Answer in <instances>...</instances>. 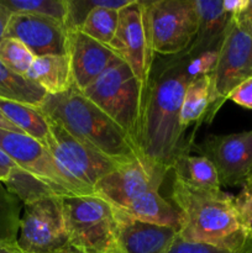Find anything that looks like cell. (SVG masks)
Returning <instances> with one entry per match:
<instances>
[{"mask_svg": "<svg viewBox=\"0 0 252 253\" xmlns=\"http://www.w3.org/2000/svg\"><path fill=\"white\" fill-rule=\"evenodd\" d=\"M57 253H81V252H78L77 251V250H74L73 247H67L66 250H62V251H59V252H57Z\"/></svg>", "mask_w": 252, "mask_h": 253, "instance_id": "cell-39", "label": "cell"}, {"mask_svg": "<svg viewBox=\"0 0 252 253\" xmlns=\"http://www.w3.org/2000/svg\"><path fill=\"white\" fill-rule=\"evenodd\" d=\"M235 204L250 227H252V182H246L242 185V189L235 197Z\"/></svg>", "mask_w": 252, "mask_h": 253, "instance_id": "cell-30", "label": "cell"}, {"mask_svg": "<svg viewBox=\"0 0 252 253\" xmlns=\"http://www.w3.org/2000/svg\"><path fill=\"white\" fill-rule=\"evenodd\" d=\"M211 109V74L197 77L189 83L180 109V127L184 131L192 124L207 119Z\"/></svg>", "mask_w": 252, "mask_h": 253, "instance_id": "cell-22", "label": "cell"}, {"mask_svg": "<svg viewBox=\"0 0 252 253\" xmlns=\"http://www.w3.org/2000/svg\"><path fill=\"white\" fill-rule=\"evenodd\" d=\"M252 77V37L236 26L232 19L217 54L211 73V109L208 121H211L229 94Z\"/></svg>", "mask_w": 252, "mask_h": 253, "instance_id": "cell-10", "label": "cell"}, {"mask_svg": "<svg viewBox=\"0 0 252 253\" xmlns=\"http://www.w3.org/2000/svg\"><path fill=\"white\" fill-rule=\"evenodd\" d=\"M0 111L22 133L35 138L46 147L49 123L37 106L0 99Z\"/></svg>", "mask_w": 252, "mask_h": 253, "instance_id": "cell-20", "label": "cell"}, {"mask_svg": "<svg viewBox=\"0 0 252 253\" xmlns=\"http://www.w3.org/2000/svg\"><path fill=\"white\" fill-rule=\"evenodd\" d=\"M0 150L17 167L47 180L69 195H81L59 173L47 148L25 133L0 128Z\"/></svg>", "mask_w": 252, "mask_h": 253, "instance_id": "cell-14", "label": "cell"}, {"mask_svg": "<svg viewBox=\"0 0 252 253\" xmlns=\"http://www.w3.org/2000/svg\"><path fill=\"white\" fill-rule=\"evenodd\" d=\"M222 4H224V9L230 15L235 16V15L239 14L246 6L247 0H225V1H222Z\"/></svg>", "mask_w": 252, "mask_h": 253, "instance_id": "cell-34", "label": "cell"}, {"mask_svg": "<svg viewBox=\"0 0 252 253\" xmlns=\"http://www.w3.org/2000/svg\"><path fill=\"white\" fill-rule=\"evenodd\" d=\"M167 253H244V251L231 252L205 244H193V242H187L180 239L179 236H177V239L174 240Z\"/></svg>", "mask_w": 252, "mask_h": 253, "instance_id": "cell-29", "label": "cell"}, {"mask_svg": "<svg viewBox=\"0 0 252 253\" xmlns=\"http://www.w3.org/2000/svg\"><path fill=\"white\" fill-rule=\"evenodd\" d=\"M0 128H4V130H9V131H16V132H21L14 124L10 123L6 118L4 116V114L0 111ZM22 133V132H21Z\"/></svg>", "mask_w": 252, "mask_h": 253, "instance_id": "cell-36", "label": "cell"}, {"mask_svg": "<svg viewBox=\"0 0 252 253\" xmlns=\"http://www.w3.org/2000/svg\"><path fill=\"white\" fill-rule=\"evenodd\" d=\"M67 56L73 85L83 91L94 83L119 58L106 44L95 41L79 30L68 31Z\"/></svg>", "mask_w": 252, "mask_h": 253, "instance_id": "cell-15", "label": "cell"}, {"mask_svg": "<svg viewBox=\"0 0 252 253\" xmlns=\"http://www.w3.org/2000/svg\"><path fill=\"white\" fill-rule=\"evenodd\" d=\"M247 182H252V173H251V175H250L249 179H247Z\"/></svg>", "mask_w": 252, "mask_h": 253, "instance_id": "cell-40", "label": "cell"}, {"mask_svg": "<svg viewBox=\"0 0 252 253\" xmlns=\"http://www.w3.org/2000/svg\"><path fill=\"white\" fill-rule=\"evenodd\" d=\"M0 253H24L16 244H1L0 242Z\"/></svg>", "mask_w": 252, "mask_h": 253, "instance_id": "cell-37", "label": "cell"}, {"mask_svg": "<svg viewBox=\"0 0 252 253\" xmlns=\"http://www.w3.org/2000/svg\"><path fill=\"white\" fill-rule=\"evenodd\" d=\"M0 5L12 14H34L53 17L66 25L67 0H0Z\"/></svg>", "mask_w": 252, "mask_h": 253, "instance_id": "cell-26", "label": "cell"}, {"mask_svg": "<svg viewBox=\"0 0 252 253\" xmlns=\"http://www.w3.org/2000/svg\"><path fill=\"white\" fill-rule=\"evenodd\" d=\"M66 25L53 17L34 14H12L7 21L4 39L21 41L35 57L67 54Z\"/></svg>", "mask_w": 252, "mask_h": 253, "instance_id": "cell-13", "label": "cell"}, {"mask_svg": "<svg viewBox=\"0 0 252 253\" xmlns=\"http://www.w3.org/2000/svg\"><path fill=\"white\" fill-rule=\"evenodd\" d=\"M232 19L241 31L252 37V0H247L246 6Z\"/></svg>", "mask_w": 252, "mask_h": 253, "instance_id": "cell-32", "label": "cell"}, {"mask_svg": "<svg viewBox=\"0 0 252 253\" xmlns=\"http://www.w3.org/2000/svg\"><path fill=\"white\" fill-rule=\"evenodd\" d=\"M170 200L179 212L180 239L231 252L244 251L252 227L242 219L234 195L221 189H199L173 177Z\"/></svg>", "mask_w": 252, "mask_h": 253, "instance_id": "cell-2", "label": "cell"}, {"mask_svg": "<svg viewBox=\"0 0 252 253\" xmlns=\"http://www.w3.org/2000/svg\"><path fill=\"white\" fill-rule=\"evenodd\" d=\"M227 100H231L242 108L252 110V77L240 83L229 94Z\"/></svg>", "mask_w": 252, "mask_h": 253, "instance_id": "cell-31", "label": "cell"}, {"mask_svg": "<svg viewBox=\"0 0 252 253\" xmlns=\"http://www.w3.org/2000/svg\"><path fill=\"white\" fill-rule=\"evenodd\" d=\"M2 184L22 203V205H29L49 198L74 197L20 167H15L6 179L2 180Z\"/></svg>", "mask_w": 252, "mask_h": 253, "instance_id": "cell-19", "label": "cell"}, {"mask_svg": "<svg viewBox=\"0 0 252 253\" xmlns=\"http://www.w3.org/2000/svg\"><path fill=\"white\" fill-rule=\"evenodd\" d=\"M132 0H67L66 27L68 31L81 30L84 20L94 7L121 10Z\"/></svg>", "mask_w": 252, "mask_h": 253, "instance_id": "cell-27", "label": "cell"}, {"mask_svg": "<svg viewBox=\"0 0 252 253\" xmlns=\"http://www.w3.org/2000/svg\"><path fill=\"white\" fill-rule=\"evenodd\" d=\"M47 93L24 76L14 73L0 62V99L39 108Z\"/></svg>", "mask_w": 252, "mask_h": 253, "instance_id": "cell-23", "label": "cell"}, {"mask_svg": "<svg viewBox=\"0 0 252 253\" xmlns=\"http://www.w3.org/2000/svg\"><path fill=\"white\" fill-rule=\"evenodd\" d=\"M167 174L165 168L140 157L101 178L94 187V194L133 219L179 231V212L160 194Z\"/></svg>", "mask_w": 252, "mask_h": 253, "instance_id": "cell-3", "label": "cell"}, {"mask_svg": "<svg viewBox=\"0 0 252 253\" xmlns=\"http://www.w3.org/2000/svg\"><path fill=\"white\" fill-rule=\"evenodd\" d=\"M15 167H17L16 163H15L6 153H4L0 150V180L2 182V180L6 179L7 175L10 174V172H11Z\"/></svg>", "mask_w": 252, "mask_h": 253, "instance_id": "cell-33", "label": "cell"}, {"mask_svg": "<svg viewBox=\"0 0 252 253\" xmlns=\"http://www.w3.org/2000/svg\"><path fill=\"white\" fill-rule=\"evenodd\" d=\"M10 16H11V15L7 12V10L5 9L4 6L0 5V42H1L2 39H4L5 29H6V25H7V21H9Z\"/></svg>", "mask_w": 252, "mask_h": 253, "instance_id": "cell-35", "label": "cell"}, {"mask_svg": "<svg viewBox=\"0 0 252 253\" xmlns=\"http://www.w3.org/2000/svg\"><path fill=\"white\" fill-rule=\"evenodd\" d=\"M48 123L46 148L59 173L81 195L94 194L96 183L121 165L73 137L58 124Z\"/></svg>", "mask_w": 252, "mask_h": 253, "instance_id": "cell-7", "label": "cell"}, {"mask_svg": "<svg viewBox=\"0 0 252 253\" xmlns=\"http://www.w3.org/2000/svg\"><path fill=\"white\" fill-rule=\"evenodd\" d=\"M63 198L24 205L16 245L24 253H57L69 247Z\"/></svg>", "mask_w": 252, "mask_h": 253, "instance_id": "cell-9", "label": "cell"}, {"mask_svg": "<svg viewBox=\"0 0 252 253\" xmlns=\"http://www.w3.org/2000/svg\"><path fill=\"white\" fill-rule=\"evenodd\" d=\"M244 253H252V232L249 237V241H247L246 246L244 249Z\"/></svg>", "mask_w": 252, "mask_h": 253, "instance_id": "cell-38", "label": "cell"}, {"mask_svg": "<svg viewBox=\"0 0 252 253\" xmlns=\"http://www.w3.org/2000/svg\"><path fill=\"white\" fill-rule=\"evenodd\" d=\"M143 5L153 53L168 57L187 51L198 30L195 0H156Z\"/></svg>", "mask_w": 252, "mask_h": 253, "instance_id": "cell-8", "label": "cell"}, {"mask_svg": "<svg viewBox=\"0 0 252 253\" xmlns=\"http://www.w3.org/2000/svg\"><path fill=\"white\" fill-rule=\"evenodd\" d=\"M174 177L179 178L192 187L204 190H220L219 175L214 165L203 156L182 153L175 160L172 168Z\"/></svg>", "mask_w": 252, "mask_h": 253, "instance_id": "cell-21", "label": "cell"}, {"mask_svg": "<svg viewBox=\"0 0 252 253\" xmlns=\"http://www.w3.org/2000/svg\"><path fill=\"white\" fill-rule=\"evenodd\" d=\"M115 212L119 245L123 253H167L177 239L175 227L136 220L116 209Z\"/></svg>", "mask_w": 252, "mask_h": 253, "instance_id": "cell-16", "label": "cell"}, {"mask_svg": "<svg viewBox=\"0 0 252 253\" xmlns=\"http://www.w3.org/2000/svg\"><path fill=\"white\" fill-rule=\"evenodd\" d=\"M39 109L73 137L120 165L141 157L125 131L74 85L64 93L47 94Z\"/></svg>", "mask_w": 252, "mask_h": 253, "instance_id": "cell-4", "label": "cell"}, {"mask_svg": "<svg viewBox=\"0 0 252 253\" xmlns=\"http://www.w3.org/2000/svg\"><path fill=\"white\" fill-rule=\"evenodd\" d=\"M109 47L130 67L146 94L155 53L148 36L143 1L132 0L119 11L118 29Z\"/></svg>", "mask_w": 252, "mask_h": 253, "instance_id": "cell-11", "label": "cell"}, {"mask_svg": "<svg viewBox=\"0 0 252 253\" xmlns=\"http://www.w3.org/2000/svg\"><path fill=\"white\" fill-rule=\"evenodd\" d=\"M194 150L214 165L221 185H244L251 175L252 130L208 136Z\"/></svg>", "mask_w": 252, "mask_h": 253, "instance_id": "cell-12", "label": "cell"}, {"mask_svg": "<svg viewBox=\"0 0 252 253\" xmlns=\"http://www.w3.org/2000/svg\"><path fill=\"white\" fill-rule=\"evenodd\" d=\"M35 58L34 53L19 40L2 39L0 42V62L14 73L26 76Z\"/></svg>", "mask_w": 252, "mask_h": 253, "instance_id": "cell-28", "label": "cell"}, {"mask_svg": "<svg viewBox=\"0 0 252 253\" xmlns=\"http://www.w3.org/2000/svg\"><path fill=\"white\" fill-rule=\"evenodd\" d=\"M69 246L81 253H123L115 209L95 194L64 197Z\"/></svg>", "mask_w": 252, "mask_h": 253, "instance_id": "cell-6", "label": "cell"}, {"mask_svg": "<svg viewBox=\"0 0 252 253\" xmlns=\"http://www.w3.org/2000/svg\"><path fill=\"white\" fill-rule=\"evenodd\" d=\"M22 203L0 180V242L16 244L21 220Z\"/></svg>", "mask_w": 252, "mask_h": 253, "instance_id": "cell-25", "label": "cell"}, {"mask_svg": "<svg viewBox=\"0 0 252 253\" xmlns=\"http://www.w3.org/2000/svg\"><path fill=\"white\" fill-rule=\"evenodd\" d=\"M198 11V30L189 48L185 51L189 58L207 52H219L232 15L224 9L222 0H195Z\"/></svg>", "mask_w": 252, "mask_h": 253, "instance_id": "cell-17", "label": "cell"}, {"mask_svg": "<svg viewBox=\"0 0 252 253\" xmlns=\"http://www.w3.org/2000/svg\"><path fill=\"white\" fill-rule=\"evenodd\" d=\"M119 11L120 10L106 9L101 6L94 7L84 20L79 31L95 41L109 46L118 29Z\"/></svg>", "mask_w": 252, "mask_h": 253, "instance_id": "cell-24", "label": "cell"}, {"mask_svg": "<svg viewBox=\"0 0 252 253\" xmlns=\"http://www.w3.org/2000/svg\"><path fill=\"white\" fill-rule=\"evenodd\" d=\"M25 77L39 85L48 95L64 93L73 85L71 66L67 54H47L36 57Z\"/></svg>", "mask_w": 252, "mask_h": 253, "instance_id": "cell-18", "label": "cell"}, {"mask_svg": "<svg viewBox=\"0 0 252 253\" xmlns=\"http://www.w3.org/2000/svg\"><path fill=\"white\" fill-rule=\"evenodd\" d=\"M158 58L155 54L143 101L138 151L142 158L170 172L175 160L189 152L180 127L185 89L194 77L185 52Z\"/></svg>", "mask_w": 252, "mask_h": 253, "instance_id": "cell-1", "label": "cell"}, {"mask_svg": "<svg viewBox=\"0 0 252 253\" xmlns=\"http://www.w3.org/2000/svg\"><path fill=\"white\" fill-rule=\"evenodd\" d=\"M82 93L125 131L138 151L145 89L130 67L118 59Z\"/></svg>", "mask_w": 252, "mask_h": 253, "instance_id": "cell-5", "label": "cell"}]
</instances>
